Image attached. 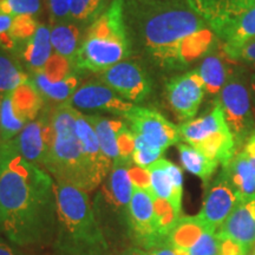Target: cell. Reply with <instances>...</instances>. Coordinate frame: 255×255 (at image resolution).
<instances>
[{
	"mask_svg": "<svg viewBox=\"0 0 255 255\" xmlns=\"http://www.w3.org/2000/svg\"><path fill=\"white\" fill-rule=\"evenodd\" d=\"M205 92V83L197 69L175 76L165 84L169 108L183 123L195 119Z\"/></svg>",
	"mask_w": 255,
	"mask_h": 255,
	"instance_id": "cell-12",
	"label": "cell"
},
{
	"mask_svg": "<svg viewBox=\"0 0 255 255\" xmlns=\"http://www.w3.org/2000/svg\"><path fill=\"white\" fill-rule=\"evenodd\" d=\"M216 233L221 240L237 244L247 255L255 246V197L241 201Z\"/></svg>",
	"mask_w": 255,
	"mask_h": 255,
	"instance_id": "cell-16",
	"label": "cell"
},
{
	"mask_svg": "<svg viewBox=\"0 0 255 255\" xmlns=\"http://www.w3.org/2000/svg\"><path fill=\"white\" fill-rule=\"evenodd\" d=\"M241 201L255 197V170L244 150L238 151L231 162L222 167Z\"/></svg>",
	"mask_w": 255,
	"mask_h": 255,
	"instance_id": "cell-20",
	"label": "cell"
},
{
	"mask_svg": "<svg viewBox=\"0 0 255 255\" xmlns=\"http://www.w3.org/2000/svg\"><path fill=\"white\" fill-rule=\"evenodd\" d=\"M38 25L39 24L37 23L34 17H30V15L13 17V23H12L9 33H11L15 43H17L19 51H21L25 44L31 39L34 32L37 31Z\"/></svg>",
	"mask_w": 255,
	"mask_h": 255,
	"instance_id": "cell-33",
	"label": "cell"
},
{
	"mask_svg": "<svg viewBox=\"0 0 255 255\" xmlns=\"http://www.w3.org/2000/svg\"><path fill=\"white\" fill-rule=\"evenodd\" d=\"M11 151V141L8 142H0V171H1L4 163L7 158V156Z\"/></svg>",
	"mask_w": 255,
	"mask_h": 255,
	"instance_id": "cell-43",
	"label": "cell"
},
{
	"mask_svg": "<svg viewBox=\"0 0 255 255\" xmlns=\"http://www.w3.org/2000/svg\"><path fill=\"white\" fill-rule=\"evenodd\" d=\"M133 184L126 165H113L104 186L96 197L94 213L105 238H129V206ZM109 242V241H108Z\"/></svg>",
	"mask_w": 255,
	"mask_h": 255,
	"instance_id": "cell-6",
	"label": "cell"
},
{
	"mask_svg": "<svg viewBox=\"0 0 255 255\" xmlns=\"http://www.w3.org/2000/svg\"><path fill=\"white\" fill-rule=\"evenodd\" d=\"M221 239L214 231H206L200 240L184 252H177L178 255H220Z\"/></svg>",
	"mask_w": 255,
	"mask_h": 255,
	"instance_id": "cell-34",
	"label": "cell"
},
{
	"mask_svg": "<svg viewBox=\"0 0 255 255\" xmlns=\"http://www.w3.org/2000/svg\"><path fill=\"white\" fill-rule=\"evenodd\" d=\"M85 116L94 128L104 155L113 162V165H120L121 154L117 132L123 121L110 120L107 117L98 116V115H91V116L85 115Z\"/></svg>",
	"mask_w": 255,
	"mask_h": 255,
	"instance_id": "cell-23",
	"label": "cell"
},
{
	"mask_svg": "<svg viewBox=\"0 0 255 255\" xmlns=\"http://www.w3.org/2000/svg\"><path fill=\"white\" fill-rule=\"evenodd\" d=\"M81 28L75 21L53 24L51 28V44L56 55L75 62L82 44Z\"/></svg>",
	"mask_w": 255,
	"mask_h": 255,
	"instance_id": "cell-25",
	"label": "cell"
},
{
	"mask_svg": "<svg viewBox=\"0 0 255 255\" xmlns=\"http://www.w3.org/2000/svg\"><path fill=\"white\" fill-rule=\"evenodd\" d=\"M212 30L255 7V0H186Z\"/></svg>",
	"mask_w": 255,
	"mask_h": 255,
	"instance_id": "cell-19",
	"label": "cell"
},
{
	"mask_svg": "<svg viewBox=\"0 0 255 255\" xmlns=\"http://www.w3.org/2000/svg\"><path fill=\"white\" fill-rule=\"evenodd\" d=\"M31 73V79L36 84L44 101L57 103V105L68 103L75 91L78 89L79 78L76 72L69 75L68 77L59 79V81H50L41 71Z\"/></svg>",
	"mask_w": 255,
	"mask_h": 255,
	"instance_id": "cell-21",
	"label": "cell"
},
{
	"mask_svg": "<svg viewBox=\"0 0 255 255\" xmlns=\"http://www.w3.org/2000/svg\"><path fill=\"white\" fill-rule=\"evenodd\" d=\"M30 76L13 56L0 52V96L12 94Z\"/></svg>",
	"mask_w": 255,
	"mask_h": 255,
	"instance_id": "cell-30",
	"label": "cell"
},
{
	"mask_svg": "<svg viewBox=\"0 0 255 255\" xmlns=\"http://www.w3.org/2000/svg\"><path fill=\"white\" fill-rule=\"evenodd\" d=\"M148 255H178L177 251L168 241L148 251Z\"/></svg>",
	"mask_w": 255,
	"mask_h": 255,
	"instance_id": "cell-40",
	"label": "cell"
},
{
	"mask_svg": "<svg viewBox=\"0 0 255 255\" xmlns=\"http://www.w3.org/2000/svg\"><path fill=\"white\" fill-rule=\"evenodd\" d=\"M120 255H148V251L142 250V248L132 246L124 250Z\"/></svg>",
	"mask_w": 255,
	"mask_h": 255,
	"instance_id": "cell-44",
	"label": "cell"
},
{
	"mask_svg": "<svg viewBox=\"0 0 255 255\" xmlns=\"http://www.w3.org/2000/svg\"><path fill=\"white\" fill-rule=\"evenodd\" d=\"M248 84H250V92L252 102H253L254 109H255V73H252L250 76V79H248Z\"/></svg>",
	"mask_w": 255,
	"mask_h": 255,
	"instance_id": "cell-45",
	"label": "cell"
},
{
	"mask_svg": "<svg viewBox=\"0 0 255 255\" xmlns=\"http://www.w3.org/2000/svg\"><path fill=\"white\" fill-rule=\"evenodd\" d=\"M226 60L228 59L222 53L212 52L202 59L197 69L205 83L206 91L209 95L219 96L220 91L227 83L229 76L232 75L233 70L228 69Z\"/></svg>",
	"mask_w": 255,
	"mask_h": 255,
	"instance_id": "cell-24",
	"label": "cell"
},
{
	"mask_svg": "<svg viewBox=\"0 0 255 255\" xmlns=\"http://www.w3.org/2000/svg\"><path fill=\"white\" fill-rule=\"evenodd\" d=\"M12 142L18 155L44 169L53 142V129L47 109L41 110L36 120L28 122Z\"/></svg>",
	"mask_w": 255,
	"mask_h": 255,
	"instance_id": "cell-14",
	"label": "cell"
},
{
	"mask_svg": "<svg viewBox=\"0 0 255 255\" xmlns=\"http://www.w3.org/2000/svg\"><path fill=\"white\" fill-rule=\"evenodd\" d=\"M177 148L183 168L190 174L201 178L206 187L208 186L213 175L215 174L219 167L218 162L206 157L205 155L201 154L199 150L187 143H178Z\"/></svg>",
	"mask_w": 255,
	"mask_h": 255,
	"instance_id": "cell-28",
	"label": "cell"
},
{
	"mask_svg": "<svg viewBox=\"0 0 255 255\" xmlns=\"http://www.w3.org/2000/svg\"><path fill=\"white\" fill-rule=\"evenodd\" d=\"M12 101L17 113L27 122L39 116L45 102L31 77L12 92Z\"/></svg>",
	"mask_w": 255,
	"mask_h": 255,
	"instance_id": "cell-27",
	"label": "cell"
},
{
	"mask_svg": "<svg viewBox=\"0 0 255 255\" xmlns=\"http://www.w3.org/2000/svg\"><path fill=\"white\" fill-rule=\"evenodd\" d=\"M129 169L130 178L133 184V188H139V189L151 190L150 188V173L148 168L138 167L136 164H131L128 167Z\"/></svg>",
	"mask_w": 255,
	"mask_h": 255,
	"instance_id": "cell-38",
	"label": "cell"
},
{
	"mask_svg": "<svg viewBox=\"0 0 255 255\" xmlns=\"http://www.w3.org/2000/svg\"><path fill=\"white\" fill-rule=\"evenodd\" d=\"M105 0H72L71 20L76 24H92L103 13Z\"/></svg>",
	"mask_w": 255,
	"mask_h": 255,
	"instance_id": "cell-31",
	"label": "cell"
},
{
	"mask_svg": "<svg viewBox=\"0 0 255 255\" xmlns=\"http://www.w3.org/2000/svg\"><path fill=\"white\" fill-rule=\"evenodd\" d=\"M4 232V218H2V209L0 205V233Z\"/></svg>",
	"mask_w": 255,
	"mask_h": 255,
	"instance_id": "cell-46",
	"label": "cell"
},
{
	"mask_svg": "<svg viewBox=\"0 0 255 255\" xmlns=\"http://www.w3.org/2000/svg\"><path fill=\"white\" fill-rule=\"evenodd\" d=\"M242 150L246 152L247 157L250 158L251 163H252V165H253V168L255 170V130H254V132L251 135L250 138L247 139L246 144H245Z\"/></svg>",
	"mask_w": 255,
	"mask_h": 255,
	"instance_id": "cell-41",
	"label": "cell"
},
{
	"mask_svg": "<svg viewBox=\"0 0 255 255\" xmlns=\"http://www.w3.org/2000/svg\"><path fill=\"white\" fill-rule=\"evenodd\" d=\"M41 0H0V13L11 17L30 15L34 17L41 12Z\"/></svg>",
	"mask_w": 255,
	"mask_h": 255,
	"instance_id": "cell-32",
	"label": "cell"
},
{
	"mask_svg": "<svg viewBox=\"0 0 255 255\" xmlns=\"http://www.w3.org/2000/svg\"><path fill=\"white\" fill-rule=\"evenodd\" d=\"M123 17L132 51L165 71L187 69L219 41L186 0H123Z\"/></svg>",
	"mask_w": 255,
	"mask_h": 255,
	"instance_id": "cell-1",
	"label": "cell"
},
{
	"mask_svg": "<svg viewBox=\"0 0 255 255\" xmlns=\"http://www.w3.org/2000/svg\"><path fill=\"white\" fill-rule=\"evenodd\" d=\"M72 0H47L50 17L53 24L71 20Z\"/></svg>",
	"mask_w": 255,
	"mask_h": 255,
	"instance_id": "cell-36",
	"label": "cell"
},
{
	"mask_svg": "<svg viewBox=\"0 0 255 255\" xmlns=\"http://www.w3.org/2000/svg\"><path fill=\"white\" fill-rule=\"evenodd\" d=\"M78 110L69 103L51 109L50 119L53 129V142L44 168L55 181L81 188L84 191L95 190L96 186L84 148L76 128Z\"/></svg>",
	"mask_w": 255,
	"mask_h": 255,
	"instance_id": "cell-4",
	"label": "cell"
},
{
	"mask_svg": "<svg viewBox=\"0 0 255 255\" xmlns=\"http://www.w3.org/2000/svg\"><path fill=\"white\" fill-rule=\"evenodd\" d=\"M4 234L19 247L34 246L56 235L55 181L41 167L11 151L0 171Z\"/></svg>",
	"mask_w": 255,
	"mask_h": 255,
	"instance_id": "cell-2",
	"label": "cell"
},
{
	"mask_svg": "<svg viewBox=\"0 0 255 255\" xmlns=\"http://www.w3.org/2000/svg\"><path fill=\"white\" fill-rule=\"evenodd\" d=\"M27 123L15 110L12 94L0 96V141L14 139Z\"/></svg>",
	"mask_w": 255,
	"mask_h": 255,
	"instance_id": "cell-29",
	"label": "cell"
},
{
	"mask_svg": "<svg viewBox=\"0 0 255 255\" xmlns=\"http://www.w3.org/2000/svg\"><path fill=\"white\" fill-rule=\"evenodd\" d=\"M132 45L123 17V0H113L90 24L75 58L77 70L101 73L131 56Z\"/></svg>",
	"mask_w": 255,
	"mask_h": 255,
	"instance_id": "cell-5",
	"label": "cell"
},
{
	"mask_svg": "<svg viewBox=\"0 0 255 255\" xmlns=\"http://www.w3.org/2000/svg\"><path fill=\"white\" fill-rule=\"evenodd\" d=\"M155 195L151 190L133 188L131 202L129 206V240L136 247L149 251L165 242L159 238L156 228Z\"/></svg>",
	"mask_w": 255,
	"mask_h": 255,
	"instance_id": "cell-10",
	"label": "cell"
},
{
	"mask_svg": "<svg viewBox=\"0 0 255 255\" xmlns=\"http://www.w3.org/2000/svg\"><path fill=\"white\" fill-rule=\"evenodd\" d=\"M178 129L181 139L222 167L227 165L238 152L234 137L218 101L208 114L182 123Z\"/></svg>",
	"mask_w": 255,
	"mask_h": 255,
	"instance_id": "cell-7",
	"label": "cell"
},
{
	"mask_svg": "<svg viewBox=\"0 0 255 255\" xmlns=\"http://www.w3.org/2000/svg\"><path fill=\"white\" fill-rule=\"evenodd\" d=\"M208 229L205 222L197 215L181 216L169 234L167 241L177 252H184L193 247Z\"/></svg>",
	"mask_w": 255,
	"mask_h": 255,
	"instance_id": "cell-26",
	"label": "cell"
},
{
	"mask_svg": "<svg viewBox=\"0 0 255 255\" xmlns=\"http://www.w3.org/2000/svg\"><path fill=\"white\" fill-rule=\"evenodd\" d=\"M124 119L129 122L133 135L155 149L165 151L181 141L178 127L156 110L135 105Z\"/></svg>",
	"mask_w": 255,
	"mask_h": 255,
	"instance_id": "cell-9",
	"label": "cell"
},
{
	"mask_svg": "<svg viewBox=\"0 0 255 255\" xmlns=\"http://www.w3.org/2000/svg\"><path fill=\"white\" fill-rule=\"evenodd\" d=\"M213 31L221 44L222 55L229 62L237 63L239 51L255 38V7L226 21Z\"/></svg>",
	"mask_w": 255,
	"mask_h": 255,
	"instance_id": "cell-18",
	"label": "cell"
},
{
	"mask_svg": "<svg viewBox=\"0 0 255 255\" xmlns=\"http://www.w3.org/2000/svg\"><path fill=\"white\" fill-rule=\"evenodd\" d=\"M251 255H255V246L253 247V251H252V253H251Z\"/></svg>",
	"mask_w": 255,
	"mask_h": 255,
	"instance_id": "cell-48",
	"label": "cell"
},
{
	"mask_svg": "<svg viewBox=\"0 0 255 255\" xmlns=\"http://www.w3.org/2000/svg\"><path fill=\"white\" fill-rule=\"evenodd\" d=\"M163 154V150L152 148L142 138L135 136V150H133L132 155L133 164L142 168H148L156 161H158L159 158H162Z\"/></svg>",
	"mask_w": 255,
	"mask_h": 255,
	"instance_id": "cell-35",
	"label": "cell"
},
{
	"mask_svg": "<svg viewBox=\"0 0 255 255\" xmlns=\"http://www.w3.org/2000/svg\"><path fill=\"white\" fill-rule=\"evenodd\" d=\"M68 103L77 110L103 111L123 117L135 107L103 82L97 81L87 82L78 87Z\"/></svg>",
	"mask_w": 255,
	"mask_h": 255,
	"instance_id": "cell-15",
	"label": "cell"
},
{
	"mask_svg": "<svg viewBox=\"0 0 255 255\" xmlns=\"http://www.w3.org/2000/svg\"><path fill=\"white\" fill-rule=\"evenodd\" d=\"M0 142H1V141H0Z\"/></svg>",
	"mask_w": 255,
	"mask_h": 255,
	"instance_id": "cell-49",
	"label": "cell"
},
{
	"mask_svg": "<svg viewBox=\"0 0 255 255\" xmlns=\"http://www.w3.org/2000/svg\"><path fill=\"white\" fill-rule=\"evenodd\" d=\"M13 17L8 14L0 13V49L5 51L18 50V45L12 38L9 30H11Z\"/></svg>",
	"mask_w": 255,
	"mask_h": 255,
	"instance_id": "cell-37",
	"label": "cell"
},
{
	"mask_svg": "<svg viewBox=\"0 0 255 255\" xmlns=\"http://www.w3.org/2000/svg\"><path fill=\"white\" fill-rule=\"evenodd\" d=\"M101 82L113 89L123 100L137 104L144 102L152 91V82L139 64L123 60L101 72Z\"/></svg>",
	"mask_w": 255,
	"mask_h": 255,
	"instance_id": "cell-11",
	"label": "cell"
},
{
	"mask_svg": "<svg viewBox=\"0 0 255 255\" xmlns=\"http://www.w3.org/2000/svg\"><path fill=\"white\" fill-rule=\"evenodd\" d=\"M21 57L31 72L39 71L46 65L52 56L51 30L49 26L39 24L37 31L21 49Z\"/></svg>",
	"mask_w": 255,
	"mask_h": 255,
	"instance_id": "cell-22",
	"label": "cell"
},
{
	"mask_svg": "<svg viewBox=\"0 0 255 255\" xmlns=\"http://www.w3.org/2000/svg\"><path fill=\"white\" fill-rule=\"evenodd\" d=\"M248 66H250V69L252 70V71H253V72L255 73V62L251 63V64H248Z\"/></svg>",
	"mask_w": 255,
	"mask_h": 255,
	"instance_id": "cell-47",
	"label": "cell"
},
{
	"mask_svg": "<svg viewBox=\"0 0 255 255\" xmlns=\"http://www.w3.org/2000/svg\"><path fill=\"white\" fill-rule=\"evenodd\" d=\"M56 255H110L109 242L96 219L87 191L55 181Z\"/></svg>",
	"mask_w": 255,
	"mask_h": 255,
	"instance_id": "cell-3",
	"label": "cell"
},
{
	"mask_svg": "<svg viewBox=\"0 0 255 255\" xmlns=\"http://www.w3.org/2000/svg\"><path fill=\"white\" fill-rule=\"evenodd\" d=\"M216 101L221 105L226 122L239 150L245 146L255 130V109L248 79L244 71L233 70Z\"/></svg>",
	"mask_w": 255,
	"mask_h": 255,
	"instance_id": "cell-8",
	"label": "cell"
},
{
	"mask_svg": "<svg viewBox=\"0 0 255 255\" xmlns=\"http://www.w3.org/2000/svg\"><path fill=\"white\" fill-rule=\"evenodd\" d=\"M235 62H241L245 64H251L255 62V38L253 40L248 41V43L245 45L242 49L239 51L237 60Z\"/></svg>",
	"mask_w": 255,
	"mask_h": 255,
	"instance_id": "cell-39",
	"label": "cell"
},
{
	"mask_svg": "<svg viewBox=\"0 0 255 255\" xmlns=\"http://www.w3.org/2000/svg\"><path fill=\"white\" fill-rule=\"evenodd\" d=\"M150 188L155 197L167 200L177 213L182 212L183 174L180 167L165 158H159L150 167Z\"/></svg>",
	"mask_w": 255,
	"mask_h": 255,
	"instance_id": "cell-17",
	"label": "cell"
},
{
	"mask_svg": "<svg viewBox=\"0 0 255 255\" xmlns=\"http://www.w3.org/2000/svg\"><path fill=\"white\" fill-rule=\"evenodd\" d=\"M207 187L202 208L197 216L209 229L218 232L235 207L241 202V197L223 169L212 184Z\"/></svg>",
	"mask_w": 255,
	"mask_h": 255,
	"instance_id": "cell-13",
	"label": "cell"
},
{
	"mask_svg": "<svg viewBox=\"0 0 255 255\" xmlns=\"http://www.w3.org/2000/svg\"><path fill=\"white\" fill-rule=\"evenodd\" d=\"M0 255H26L23 252L18 251L17 248L12 245L0 239Z\"/></svg>",
	"mask_w": 255,
	"mask_h": 255,
	"instance_id": "cell-42",
	"label": "cell"
}]
</instances>
